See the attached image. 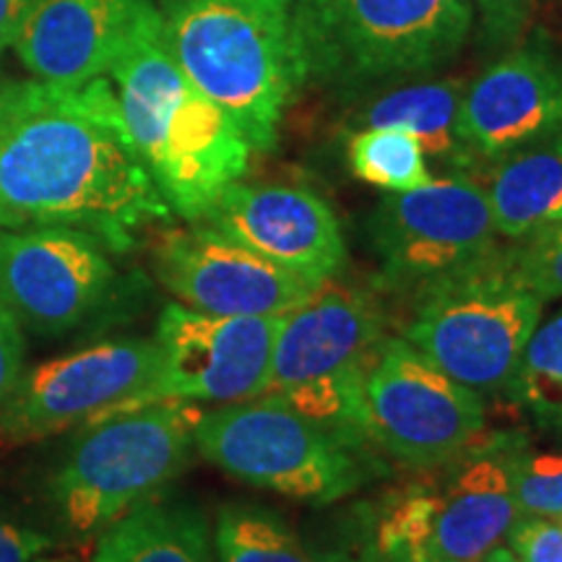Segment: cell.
I'll return each instance as SVG.
<instances>
[{"instance_id": "cell-19", "label": "cell", "mask_w": 562, "mask_h": 562, "mask_svg": "<svg viewBox=\"0 0 562 562\" xmlns=\"http://www.w3.org/2000/svg\"><path fill=\"white\" fill-rule=\"evenodd\" d=\"M482 191L495 232L508 240H524L560 224L562 131L492 161Z\"/></svg>"}, {"instance_id": "cell-30", "label": "cell", "mask_w": 562, "mask_h": 562, "mask_svg": "<svg viewBox=\"0 0 562 562\" xmlns=\"http://www.w3.org/2000/svg\"><path fill=\"white\" fill-rule=\"evenodd\" d=\"M24 370V339L13 315L0 305V402L16 389Z\"/></svg>"}, {"instance_id": "cell-25", "label": "cell", "mask_w": 562, "mask_h": 562, "mask_svg": "<svg viewBox=\"0 0 562 562\" xmlns=\"http://www.w3.org/2000/svg\"><path fill=\"white\" fill-rule=\"evenodd\" d=\"M510 474L521 516H562V456L516 453L510 456Z\"/></svg>"}, {"instance_id": "cell-16", "label": "cell", "mask_w": 562, "mask_h": 562, "mask_svg": "<svg viewBox=\"0 0 562 562\" xmlns=\"http://www.w3.org/2000/svg\"><path fill=\"white\" fill-rule=\"evenodd\" d=\"M206 222L313 284L334 279L347 263V243L334 209L305 188L235 182L220 195Z\"/></svg>"}, {"instance_id": "cell-33", "label": "cell", "mask_w": 562, "mask_h": 562, "mask_svg": "<svg viewBox=\"0 0 562 562\" xmlns=\"http://www.w3.org/2000/svg\"><path fill=\"white\" fill-rule=\"evenodd\" d=\"M240 3H256V5H279V9H286L290 0H240Z\"/></svg>"}, {"instance_id": "cell-18", "label": "cell", "mask_w": 562, "mask_h": 562, "mask_svg": "<svg viewBox=\"0 0 562 562\" xmlns=\"http://www.w3.org/2000/svg\"><path fill=\"white\" fill-rule=\"evenodd\" d=\"M146 0H42L13 50L37 81L83 87L110 74Z\"/></svg>"}, {"instance_id": "cell-31", "label": "cell", "mask_w": 562, "mask_h": 562, "mask_svg": "<svg viewBox=\"0 0 562 562\" xmlns=\"http://www.w3.org/2000/svg\"><path fill=\"white\" fill-rule=\"evenodd\" d=\"M42 0H0V53L9 50Z\"/></svg>"}, {"instance_id": "cell-26", "label": "cell", "mask_w": 562, "mask_h": 562, "mask_svg": "<svg viewBox=\"0 0 562 562\" xmlns=\"http://www.w3.org/2000/svg\"><path fill=\"white\" fill-rule=\"evenodd\" d=\"M510 269L537 297H562V222L524 237L508 250Z\"/></svg>"}, {"instance_id": "cell-34", "label": "cell", "mask_w": 562, "mask_h": 562, "mask_svg": "<svg viewBox=\"0 0 562 562\" xmlns=\"http://www.w3.org/2000/svg\"><path fill=\"white\" fill-rule=\"evenodd\" d=\"M554 521H558V524L562 526V516H558V518H554Z\"/></svg>"}, {"instance_id": "cell-35", "label": "cell", "mask_w": 562, "mask_h": 562, "mask_svg": "<svg viewBox=\"0 0 562 562\" xmlns=\"http://www.w3.org/2000/svg\"><path fill=\"white\" fill-rule=\"evenodd\" d=\"M339 562H344V560H339ZM372 562H383V560H372Z\"/></svg>"}, {"instance_id": "cell-3", "label": "cell", "mask_w": 562, "mask_h": 562, "mask_svg": "<svg viewBox=\"0 0 562 562\" xmlns=\"http://www.w3.org/2000/svg\"><path fill=\"white\" fill-rule=\"evenodd\" d=\"M159 13L167 50L188 81L237 125L250 149L269 151L294 89L305 81L286 9L167 0Z\"/></svg>"}, {"instance_id": "cell-17", "label": "cell", "mask_w": 562, "mask_h": 562, "mask_svg": "<svg viewBox=\"0 0 562 562\" xmlns=\"http://www.w3.org/2000/svg\"><path fill=\"white\" fill-rule=\"evenodd\" d=\"M562 131V58L542 40L529 42L463 89L459 133L476 165Z\"/></svg>"}, {"instance_id": "cell-5", "label": "cell", "mask_w": 562, "mask_h": 562, "mask_svg": "<svg viewBox=\"0 0 562 562\" xmlns=\"http://www.w3.org/2000/svg\"><path fill=\"white\" fill-rule=\"evenodd\" d=\"M201 409L161 398L83 425L50 492L70 531L108 529L186 472Z\"/></svg>"}, {"instance_id": "cell-11", "label": "cell", "mask_w": 562, "mask_h": 562, "mask_svg": "<svg viewBox=\"0 0 562 562\" xmlns=\"http://www.w3.org/2000/svg\"><path fill=\"white\" fill-rule=\"evenodd\" d=\"M364 440L406 467L435 469L467 451L484 427L476 391L456 383L406 339H389L362 385Z\"/></svg>"}, {"instance_id": "cell-28", "label": "cell", "mask_w": 562, "mask_h": 562, "mask_svg": "<svg viewBox=\"0 0 562 562\" xmlns=\"http://www.w3.org/2000/svg\"><path fill=\"white\" fill-rule=\"evenodd\" d=\"M482 11V34L490 47L516 42L529 21V0H476Z\"/></svg>"}, {"instance_id": "cell-14", "label": "cell", "mask_w": 562, "mask_h": 562, "mask_svg": "<svg viewBox=\"0 0 562 562\" xmlns=\"http://www.w3.org/2000/svg\"><path fill=\"white\" fill-rule=\"evenodd\" d=\"M279 318H224L172 302L161 311L159 398L240 404L269 391Z\"/></svg>"}, {"instance_id": "cell-24", "label": "cell", "mask_w": 562, "mask_h": 562, "mask_svg": "<svg viewBox=\"0 0 562 562\" xmlns=\"http://www.w3.org/2000/svg\"><path fill=\"white\" fill-rule=\"evenodd\" d=\"M349 167L357 178L391 193L414 191L432 180L417 138L396 128H362L349 140Z\"/></svg>"}, {"instance_id": "cell-22", "label": "cell", "mask_w": 562, "mask_h": 562, "mask_svg": "<svg viewBox=\"0 0 562 562\" xmlns=\"http://www.w3.org/2000/svg\"><path fill=\"white\" fill-rule=\"evenodd\" d=\"M220 562H321L290 526L256 505H224L214 526Z\"/></svg>"}, {"instance_id": "cell-4", "label": "cell", "mask_w": 562, "mask_h": 562, "mask_svg": "<svg viewBox=\"0 0 562 562\" xmlns=\"http://www.w3.org/2000/svg\"><path fill=\"white\" fill-rule=\"evenodd\" d=\"M292 30L305 79L336 89L425 76L461 53L472 0H297Z\"/></svg>"}, {"instance_id": "cell-1", "label": "cell", "mask_w": 562, "mask_h": 562, "mask_svg": "<svg viewBox=\"0 0 562 562\" xmlns=\"http://www.w3.org/2000/svg\"><path fill=\"white\" fill-rule=\"evenodd\" d=\"M170 216L108 79L0 87V229L74 227L123 252Z\"/></svg>"}, {"instance_id": "cell-21", "label": "cell", "mask_w": 562, "mask_h": 562, "mask_svg": "<svg viewBox=\"0 0 562 562\" xmlns=\"http://www.w3.org/2000/svg\"><path fill=\"white\" fill-rule=\"evenodd\" d=\"M463 83L456 79L414 83L378 97L360 115L364 128H396L417 138L422 151L472 178L476 159L459 133Z\"/></svg>"}, {"instance_id": "cell-23", "label": "cell", "mask_w": 562, "mask_h": 562, "mask_svg": "<svg viewBox=\"0 0 562 562\" xmlns=\"http://www.w3.org/2000/svg\"><path fill=\"white\" fill-rule=\"evenodd\" d=\"M505 389L544 427H562V311L539 321Z\"/></svg>"}, {"instance_id": "cell-32", "label": "cell", "mask_w": 562, "mask_h": 562, "mask_svg": "<svg viewBox=\"0 0 562 562\" xmlns=\"http://www.w3.org/2000/svg\"><path fill=\"white\" fill-rule=\"evenodd\" d=\"M482 562H518V558L510 552V547H495Z\"/></svg>"}, {"instance_id": "cell-27", "label": "cell", "mask_w": 562, "mask_h": 562, "mask_svg": "<svg viewBox=\"0 0 562 562\" xmlns=\"http://www.w3.org/2000/svg\"><path fill=\"white\" fill-rule=\"evenodd\" d=\"M518 562H562V526L547 516H518L508 531Z\"/></svg>"}, {"instance_id": "cell-20", "label": "cell", "mask_w": 562, "mask_h": 562, "mask_svg": "<svg viewBox=\"0 0 562 562\" xmlns=\"http://www.w3.org/2000/svg\"><path fill=\"white\" fill-rule=\"evenodd\" d=\"M94 562H220L214 533L199 508L154 501L102 529Z\"/></svg>"}, {"instance_id": "cell-6", "label": "cell", "mask_w": 562, "mask_h": 562, "mask_svg": "<svg viewBox=\"0 0 562 562\" xmlns=\"http://www.w3.org/2000/svg\"><path fill=\"white\" fill-rule=\"evenodd\" d=\"M404 339L456 383L472 391L508 385L544 300L518 281L508 250L497 248L448 277L414 290Z\"/></svg>"}, {"instance_id": "cell-13", "label": "cell", "mask_w": 562, "mask_h": 562, "mask_svg": "<svg viewBox=\"0 0 562 562\" xmlns=\"http://www.w3.org/2000/svg\"><path fill=\"white\" fill-rule=\"evenodd\" d=\"M115 279L104 243L74 227L0 232V305L34 334H66L89 318Z\"/></svg>"}, {"instance_id": "cell-12", "label": "cell", "mask_w": 562, "mask_h": 562, "mask_svg": "<svg viewBox=\"0 0 562 562\" xmlns=\"http://www.w3.org/2000/svg\"><path fill=\"white\" fill-rule=\"evenodd\" d=\"M370 237L385 281L412 290L469 269L497 250L490 203L469 175L391 193L372 214Z\"/></svg>"}, {"instance_id": "cell-2", "label": "cell", "mask_w": 562, "mask_h": 562, "mask_svg": "<svg viewBox=\"0 0 562 562\" xmlns=\"http://www.w3.org/2000/svg\"><path fill=\"white\" fill-rule=\"evenodd\" d=\"M125 128L161 199L188 222H203L248 170L250 144L188 81L167 50L161 13L146 0L110 68Z\"/></svg>"}, {"instance_id": "cell-15", "label": "cell", "mask_w": 562, "mask_h": 562, "mask_svg": "<svg viewBox=\"0 0 562 562\" xmlns=\"http://www.w3.org/2000/svg\"><path fill=\"white\" fill-rule=\"evenodd\" d=\"M157 273L180 305L224 318H279L318 286L209 224L167 235Z\"/></svg>"}, {"instance_id": "cell-8", "label": "cell", "mask_w": 562, "mask_h": 562, "mask_svg": "<svg viewBox=\"0 0 562 562\" xmlns=\"http://www.w3.org/2000/svg\"><path fill=\"white\" fill-rule=\"evenodd\" d=\"M193 438L203 459L222 472L294 501L326 505L368 480L360 440L305 417L269 393L201 414Z\"/></svg>"}, {"instance_id": "cell-29", "label": "cell", "mask_w": 562, "mask_h": 562, "mask_svg": "<svg viewBox=\"0 0 562 562\" xmlns=\"http://www.w3.org/2000/svg\"><path fill=\"white\" fill-rule=\"evenodd\" d=\"M50 544L45 533L26 529L0 513V562H40Z\"/></svg>"}, {"instance_id": "cell-7", "label": "cell", "mask_w": 562, "mask_h": 562, "mask_svg": "<svg viewBox=\"0 0 562 562\" xmlns=\"http://www.w3.org/2000/svg\"><path fill=\"white\" fill-rule=\"evenodd\" d=\"M385 341L383 313L370 294L336 279L321 281L311 297L281 315L266 393L351 440H364L362 385Z\"/></svg>"}, {"instance_id": "cell-10", "label": "cell", "mask_w": 562, "mask_h": 562, "mask_svg": "<svg viewBox=\"0 0 562 562\" xmlns=\"http://www.w3.org/2000/svg\"><path fill=\"white\" fill-rule=\"evenodd\" d=\"M157 339L97 344L40 364L0 402V438L24 446L159 398Z\"/></svg>"}, {"instance_id": "cell-9", "label": "cell", "mask_w": 562, "mask_h": 562, "mask_svg": "<svg viewBox=\"0 0 562 562\" xmlns=\"http://www.w3.org/2000/svg\"><path fill=\"white\" fill-rule=\"evenodd\" d=\"M518 516L510 456H456L381 505L375 552L383 562H482Z\"/></svg>"}]
</instances>
